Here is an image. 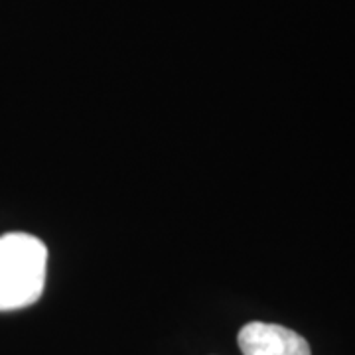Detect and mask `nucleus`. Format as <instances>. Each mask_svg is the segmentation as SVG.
<instances>
[{
    "mask_svg": "<svg viewBox=\"0 0 355 355\" xmlns=\"http://www.w3.org/2000/svg\"><path fill=\"white\" fill-rule=\"evenodd\" d=\"M48 272V249L28 233L0 237V312L38 302Z\"/></svg>",
    "mask_w": 355,
    "mask_h": 355,
    "instance_id": "1",
    "label": "nucleus"
},
{
    "mask_svg": "<svg viewBox=\"0 0 355 355\" xmlns=\"http://www.w3.org/2000/svg\"><path fill=\"white\" fill-rule=\"evenodd\" d=\"M237 343L243 355H312L300 334L279 324L251 322L239 330Z\"/></svg>",
    "mask_w": 355,
    "mask_h": 355,
    "instance_id": "2",
    "label": "nucleus"
}]
</instances>
